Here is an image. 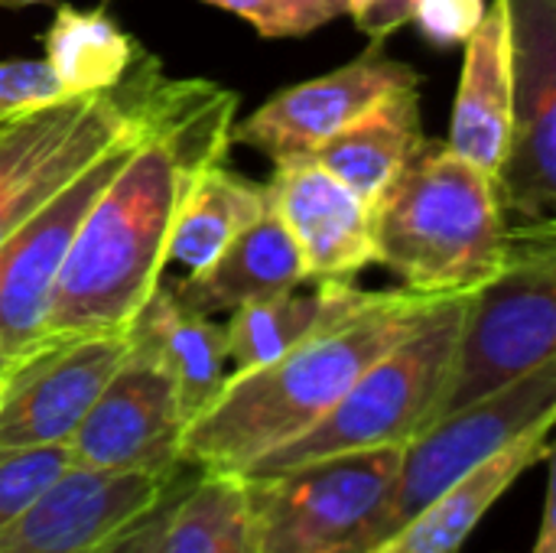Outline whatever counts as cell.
Segmentation results:
<instances>
[{"label": "cell", "instance_id": "27", "mask_svg": "<svg viewBox=\"0 0 556 553\" xmlns=\"http://www.w3.org/2000/svg\"><path fill=\"white\" fill-rule=\"evenodd\" d=\"M186 469V466H182ZM182 469L166 482V489L143 508L137 512L130 521H124L114 535H108L98 548L91 553H156L160 551V538H163V528H166V518L179 499V492L186 489V476Z\"/></svg>", "mask_w": 556, "mask_h": 553}, {"label": "cell", "instance_id": "11", "mask_svg": "<svg viewBox=\"0 0 556 553\" xmlns=\"http://www.w3.org/2000/svg\"><path fill=\"white\" fill-rule=\"evenodd\" d=\"M186 417L166 368L130 339V352L101 388L65 450L75 469L173 476L182 469Z\"/></svg>", "mask_w": 556, "mask_h": 553}, {"label": "cell", "instance_id": "2", "mask_svg": "<svg viewBox=\"0 0 556 553\" xmlns=\"http://www.w3.org/2000/svg\"><path fill=\"white\" fill-rule=\"evenodd\" d=\"M453 297V293H450ZM443 297L381 290L280 359L231 372L218 398L186 424L179 460L192 469L244 473L319 424L355 378L407 339Z\"/></svg>", "mask_w": 556, "mask_h": 553}, {"label": "cell", "instance_id": "5", "mask_svg": "<svg viewBox=\"0 0 556 553\" xmlns=\"http://www.w3.org/2000/svg\"><path fill=\"white\" fill-rule=\"evenodd\" d=\"M547 362H556V225L534 222L508 231L502 267L469 293L433 420L508 388Z\"/></svg>", "mask_w": 556, "mask_h": 553}, {"label": "cell", "instance_id": "29", "mask_svg": "<svg viewBox=\"0 0 556 553\" xmlns=\"http://www.w3.org/2000/svg\"><path fill=\"white\" fill-rule=\"evenodd\" d=\"M485 16V0H414L410 20L437 46L466 42Z\"/></svg>", "mask_w": 556, "mask_h": 553}, {"label": "cell", "instance_id": "25", "mask_svg": "<svg viewBox=\"0 0 556 553\" xmlns=\"http://www.w3.org/2000/svg\"><path fill=\"white\" fill-rule=\"evenodd\" d=\"M248 20L261 39H303L349 13V0H205Z\"/></svg>", "mask_w": 556, "mask_h": 553}, {"label": "cell", "instance_id": "20", "mask_svg": "<svg viewBox=\"0 0 556 553\" xmlns=\"http://www.w3.org/2000/svg\"><path fill=\"white\" fill-rule=\"evenodd\" d=\"M424 143L420 85H414L365 111L313 156L375 209Z\"/></svg>", "mask_w": 556, "mask_h": 553}, {"label": "cell", "instance_id": "18", "mask_svg": "<svg viewBox=\"0 0 556 553\" xmlns=\"http://www.w3.org/2000/svg\"><path fill=\"white\" fill-rule=\"evenodd\" d=\"M463 46H466V59H463L459 91L450 117L446 147L495 179L508 150V127H511V81H508L502 0L485 7L482 23Z\"/></svg>", "mask_w": 556, "mask_h": 553}, {"label": "cell", "instance_id": "15", "mask_svg": "<svg viewBox=\"0 0 556 553\" xmlns=\"http://www.w3.org/2000/svg\"><path fill=\"white\" fill-rule=\"evenodd\" d=\"M173 476L94 473L72 466L7 528H0V553H91L124 521L143 512Z\"/></svg>", "mask_w": 556, "mask_h": 553}, {"label": "cell", "instance_id": "24", "mask_svg": "<svg viewBox=\"0 0 556 553\" xmlns=\"http://www.w3.org/2000/svg\"><path fill=\"white\" fill-rule=\"evenodd\" d=\"M267 209V186L225 169V163L212 166L199 179L189 205L176 222L169 241V264H182L189 274H199Z\"/></svg>", "mask_w": 556, "mask_h": 553}, {"label": "cell", "instance_id": "10", "mask_svg": "<svg viewBox=\"0 0 556 553\" xmlns=\"http://www.w3.org/2000/svg\"><path fill=\"white\" fill-rule=\"evenodd\" d=\"M556 420V362L534 368L508 388L433 420L401 450L397 479L384 512V538L410 521L430 499L469 469L505 450L525 430Z\"/></svg>", "mask_w": 556, "mask_h": 553}, {"label": "cell", "instance_id": "28", "mask_svg": "<svg viewBox=\"0 0 556 553\" xmlns=\"http://www.w3.org/2000/svg\"><path fill=\"white\" fill-rule=\"evenodd\" d=\"M65 98L52 68L46 65V59H16V62H0V121Z\"/></svg>", "mask_w": 556, "mask_h": 553}, {"label": "cell", "instance_id": "22", "mask_svg": "<svg viewBox=\"0 0 556 553\" xmlns=\"http://www.w3.org/2000/svg\"><path fill=\"white\" fill-rule=\"evenodd\" d=\"M140 42L104 10L59 7L46 33V65L62 95H94L117 88L143 59Z\"/></svg>", "mask_w": 556, "mask_h": 553}, {"label": "cell", "instance_id": "21", "mask_svg": "<svg viewBox=\"0 0 556 553\" xmlns=\"http://www.w3.org/2000/svg\"><path fill=\"white\" fill-rule=\"evenodd\" d=\"M371 290H358L352 280H316V290H277L241 303L225 323V345L231 372L261 368L332 319L358 310Z\"/></svg>", "mask_w": 556, "mask_h": 553}, {"label": "cell", "instance_id": "1", "mask_svg": "<svg viewBox=\"0 0 556 553\" xmlns=\"http://www.w3.org/2000/svg\"><path fill=\"white\" fill-rule=\"evenodd\" d=\"M238 95L205 78L156 75L140 134L108 179L62 261L46 349L124 332L169 264V241L199 179L225 163Z\"/></svg>", "mask_w": 556, "mask_h": 553}, {"label": "cell", "instance_id": "31", "mask_svg": "<svg viewBox=\"0 0 556 553\" xmlns=\"http://www.w3.org/2000/svg\"><path fill=\"white\" fill-rule=\"evenodd\" d=\"M554 486H547V499H544V515H541V531L534 541L531 553H556V525H554Z\"/></svg>", "mask_w": 556, "mask_h": 553}, {"label": "cell", "instance_id": "7", "mask_svg": "<svg viewBox=\"0 0 556 553\" xmlns=\"http://www.w3.org/2000/svg\"><path fill=\"white\" fill-rule=\"evenodd\" d=\"M156 72L143 55L111 91L65 95L0 121V241L137 127Z\"/></svg>", "mask_w": 556, "mask_h": 553}, {"label": "cell", "instance_id": "8", "mask_svg": "<svg viewBox=\"0 0 556 553\" xmlns=\"http://www.w3.org/2000/svg\"><path fill=\"white\" fill-rule=\"evenodd\" d=\"M140 124H143V111L137 127L124 140L108 147L88 169H81L62 192H55L36 215H29L10 238L0 241V375L3 378H10L20 365H26L33 355L46 349V319H49V303L62 261L78 235L81 218L88 215L108 179L130 153Z\"/></svg>", "mask_w": 556, "mask_h": 553}, {"label": "cell", "instance_id": "14", "mask_svg": "<svg viewBox=\"0 0 556 553\" xmlns=\"http://www.w3.org/2000/svg\"><path fill=\"white\" fill-rule=\"evenodd\" d=\"M267 199L293 235L309 280H352L375 264V209L316 156L280 160Z\"/></svg>", "mask_w": 556, "mask_h": 553}, {"label": "cell", "instance_id": "6", "mask_svg": "<svg viewBox=\"0 0 556 553\" xmlns=\"http://www.w3.org/2000/svg\"><path fill=\"white\" fill-rule=\"evenodd\" d=\"M404 447L358 450L244 479L257 553H371Z\"/></svg>", "mask_w": 556, "mask_h": 553}, {"label": "cell", "instance_id": "4", "mask_svg": "<svg viewBox=\"0 0 556 553\" xmlns=\"http://www.w3.org/2000/svg\"><path fill=\"white\" fill-rule=\"evenodd\" d=\"M469 293L443 297L407 339L355 378V385L319 424L261 456L238 476L261 479L323 456L407 447L420 437L433 424L443 398Z\"/></svg>", "mask_w": 556, "mask_h": 553}, {"label": "cell", "instance_id": "19", "mask_svg": "<svg viewBox=\"0 0 556 553\" xmlns=\"http://www.w3.org/2000/svg\"><path fill=\"white\" fill-rule=\"evenodd\" d=\"M306 280V264L293 235L277 218V212L267 209L208 267L189 274L186 280H173V290L186 306L215 316L231 313L257 297L300 287Z\"/></svg>", "mask_w": 556, "mask_h": 553}, {"label": "cell", "instance_id": "9", "mask_svg": "<svg viewBox=\"0 0 556 553\" xmlns=\"http://www.w3.org/2000/svg\"><path fill=\"white\" fill-rule=\"evenodd\" d=\"M511 127L495 176L505 212L525 225L556 209V0H502Z\"/></svg>", "mask_w": 556, "mask_h": 553}, {"label": "cell", "instance_id": "26", "mask_svg": "<svg viewBox=\"0 0 556 553\" xmlns=\"http://www.w3.org/2000/svg\"><path fill=\"white\" fill-rule=\"evenodd\" d=\"M72 469L65 447L0 450V528Z\"/></svg>", "mask_w": 556, "mask_h": 553}, {"label": "cell", "instance_id": "12", "mask_svg": "<svg viewBox=\"0 0 556 553\" xmlns=\"http://www.w3.org/2000/svg\"><path fill=\"white\" fill-rule=\"evenodd\" d=\"M420 85V75L381 52V39L355 62L319 78L283 88L264 101L244 124H235L231 143H244L274 163L290 156H313L326 140L358 121L365 111L394 91Z\"/></svg>", "mask_w": 556, "mask_h": 553}, {"label": "cell", "instance_id": "32", "mask_svg": "<svg viewBox=\"0 0 556 553\" xmlns=\"http://www.w3.org/2000/svg\"><path fill=\"white\" fill-rule=\"evenodd\" d=\"M33 3H46V0H0V7L20 10V7H33Z\"/></svg>", "mask_w": 556, "mask_h": 553}, {"label": "cell", "instance_id": "17", "mask_svg": "<svg viewBox=\"0 0 556 553\" xmlns=\"http://www.w3.org/2000/svg\"><path fill=\"white\" fill-rule=\"evenodd\" d=\"M127 332L173 378L186 424L195 420L218 398L231 375L225 326L186 306L173 290V280H160V287L127 326Z\"/></svg>", "mask_w": 556, "mask_h": 553}, {"label": "cell", "instance_id": "23", "mask_svg": "<svg viewBox=\"0 0 556 553\" xmlns=\"http://www.w3.org/2000/svg\"><path fill=\"white\" fill-rule=\"evenodd\" d=\"M156 553H257L251 492L238 473L192 469Z\"/></svg>", "mask_w": 556, "mask_h": 553}, {"label": "cell", "instance_id": "16", "mask_svg": "<svg viewBox=\"0 0 556 553\" xmlns=\"http://www.w3.org/2000/svg\"><path fill=\"white\" fill-rule=\"evenodd\" d=\"M554 420L525 430L505 450L469 469L371 553H463L489 508L541 460H551Z\"/></svg>", "mask_w": 556, "mask_h": 553}, {"label": "cell", "instance_id": "3", "mask_svg": "<svg viewBox=\"0 0 556 553\" xmlns=\"http://www.w3.org/2000/svg\"><path fill=\"white\" fill-rule=\"evenodd\" d=\"M505 254L508 225L495 179L446 143L427 140L375 205V264L407 290L469 293Z\"/></svg>", "mask_w": 556, "mask_h": 553}, {"label": "cell", "instance_id": "13", "mask_svg": "<svg viewBox=\"0 0 556 553\" xmlns=\"http://www.w3.org/2000/svg\"><path fill=\"white\" fill-rule=\"evenodd\" d=\"M130 352V332H98L42 349L0 398V450L65 447Z\"/></svg>", "mask_w": 556, "mask_h": 553}, {"label": "cell", "instance_id": "33", "mask_svg": "<svg viewBox=\"0 0 556 553\" xmlns=\"http://www.w3.org/2000/svg\"><path fill=\"white\" fill-rule=\"evenodd\" d=\"M3 388H7V378L0 375V398H3Z\"/></svg>", "mask_w": 556, "mask_h": 553}, {"label": "cell", "instance_id": "30", "mask_svg": "<svg viewBox=\"0 0 556 553\" xmlns=\"http://www.w3.org/2000/svg\"><path fill=\"white\" fill-rule=\"evenodd\" d=\"M414 0H362V7L352 13L355 26L368 33L371 39H384L404 23H410Z\"/></svg>", "mask_w": 556, "mask_h": 553}]
</instances>
